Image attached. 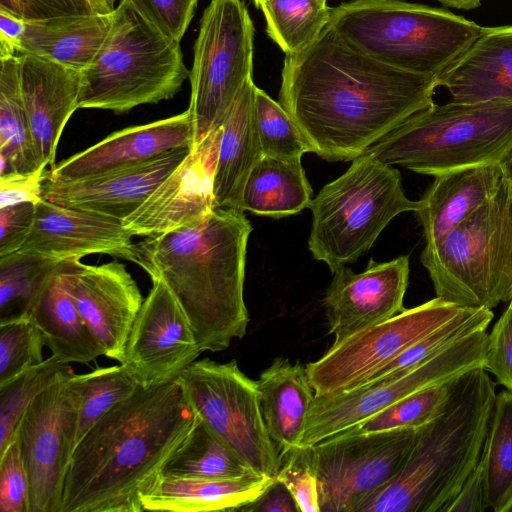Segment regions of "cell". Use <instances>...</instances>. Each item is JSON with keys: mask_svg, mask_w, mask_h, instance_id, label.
Instances as JSON below:
<instances>
[{"mask_svg": "<svg viewBox=\"0 0 512 512\" xmlns=\"http://www.w3.org/2000/svg\"><path fill=\"white\" fill-rule=\"evenodd\" d=\"M436 87V76L386 65L328 24L310 46L286 56L279 103L312 152L330 162L350 161L432 106Z\"/></svg>", "mask_w": 512, "mask_h": 512, "instance_id": "cell-1", "label": "cell"}, {"mask_svg": "<svg viewBox=\"0 0 512 512\" xmlns=\"http://www.w3.org/2000/svg\"><path fill=\"white\" fill-rule=\"evenodd\" d=\"M196 413L179 378L138 386L75 447L61 512H142L145 497L192 429Z\"/></svg>", "mask_w": 512, "mask_h": 512, "instance_id": "cell-2", "label": "cell"}, {"mask_svg": "<svg viewBox=\"0 0 512 512\" xmlns=\"http://www.w3.org/2000/svg\"><path fill=\"white\" fill-rule=\"evenodd\" d=\"M244 211L214 208L199 224L135 243V263L162 281L186 314L200 350L219 352L245 336Z\"/></svg>", "mask_w": 512, "mask_h": 512, "instance_id": "cell-3", "label": "cell"}, {"mask_svg": "<svg viewBox=\"0 0 512 512\" xmlns=\"http://www.w3.org/2000/svg\"><path fill=\"white\" fill-rule=\"evenodd\" d=\"M495 387L482 367L458 377L445 409L420 427L403 468L357 512H446L480 461Z\"/></svg>", "mask_w": 512, "mask_h": 512, "instance_id": "cell-4", "label": "cell"}, {"mask_svg": "<svg viewBox=\"0 0 512 512\" xmlns=\"http://www.w3.org/2000/svg\"><path fill=\"white\" fill-rule=\"evenodd\" d=\"M329 25L349 45L391 67L438 76L484 27L449 10L402 0H353L331 8Z\"/></svg>", "mask_w": 512, "mask_h": 512, "instance_id": "cell-5", "label": "cell"}, {"mask_svg": "<svg viewBox=\"0 0 512 512\" xmlns=\"http://www.w3.org/2000/svg\"><path fill=\"white\" fill-rule=\"evenodd\" d=\"M188 77L180 41L160 32L129 0H121L100 50L81 72L78 107L123 114L171 99Z\"/></svg>", "mask_w": 512, "mask_h": 512, "instance_id": "cell-6", "label": "cell"}, {"mask_svg": "<svg viewBox=\"0 0 512 512\" xmlns=\"http://www.w3.org/2000/svg\"><path fill=\"white\" fill-rule=\"evenodd\" d=\"M512 148V102L435 103L365 153L388 165L437 176L499 163Z\"/></svg>", "mask_w": 512, "mask_h": 512, "instance_id": "cell-7", "label": "cell"}, {"mask_svg": "<svg viewBox=\"0 0 512 512\" xmlns=\"http://www.w3.org/2000/svg\"><path fill=\"white\" fill-rule=\"evenodd\" d=\"M312 199L308 248L331 272L354 263L397 215L417 211L399 171L364 153Z\"/></svg>", "mask_w": 512, "mask_h": 512, "instance_id": "cell-8", "label": "cell"}, {"mask_svg": "<svg viewBox=\"0 0 512 512\" xmlns=\"http://www.w3.org/2000/svg\"><path fill=\"white\" fill-rule=\"evenodd\" d=\"M437 297L492 309L512 298V201L502 179L497 193L435 248L423 250Z\"/></svg>", "mask_w": 512, "mask_h": 512, "instance_id": "cell-9", "label": "cell"}, {"mask_svg": "<svg viewBox=\"0 0 512 512\" xmlns=\"http://www.w3.org/2000/svg\"><path fill=\"white\" fill-rule=\"evenodd\" d=\"M253 38L254 25L241 0H212L204 10L189 71L191 147L221 126L252 78Z\"/></svg>", "mask_w": 512, "mask_h": 512, "instance_id": "cell-10", "label": "cell"}, {"mask_svg": "<svg viewBox=\"0 0 512 512\" xmlns=\"http://www.w3.org/2000/svg\"><path fill=\"white\" fill-rule=\"evenodd\" d=\"M178 378L197 416L257 474L276 477L281 459L263 420L257 382L237 361L195 360Z\"/></svg>", "mask_w": 512, "mask_h": 512, "instance_id": "cell-11", "label": "cell"}, {"mask_svg": "<svg viewBox=\"0 0 512 512\" xmlns=\"http://www.w3.org/2000/svg\"><path fill=\"white\" fill-rule=\"evenodd\" d=\"M488 333L477 331L405 375L381 377L335 395H315L301 447L360 424L402 398L484 366Z\"/></svg>", "mask_w": 512, "mask_h": 512, "instance_id": "cell-12", "label": "cell"}, {"mask_svg": "<svg viewBox=\"0 0 512 512\" xmlns=\"http://www.w3.org/2000/svg\"><path fill=\"white\" fill-rule=\"evenodd\" d=\"M419 429L339 433L310 446L321 512H357L403 468Z\"/></svg>", "mask_w": 512, "mask_h": 512, "instance_id": "cell-13", "label": "cell"}, {"mask_svg": "<svg viewBox=\"0 0 512 512\" xmlns=\"http://www.w3.org/2000/svg\"><path fill=\"white\" fill-rule=\"evenodd\" d=\"M464 308L436 296L333 343L322 357L305 366L315 395H335L364 384L374 373Z\"/></svg>", "mask_w": 512, "mask_h": 512, "instance_id": "cell-14", "label": "cell"}, {"mask_svg": "<svg viewBox=\"0 0 512 512\" xmlns=\"http://www.w3.org/2000/svg\"><path fill=\"white\" fill-rule=\"evenodd\" d=\"M73 376L40 393L15 431L29 483L27 512H61L64 480L76 446L78 392Z\"/></svg>", "mask_w": 512, "mask_h": 512, "instance_id": "cell-15", "label": "cell"}, {"mask_svg": "<svg viewBox=\"0 0 512 512\" xmlns=\"http://www.w3.org/2000/svg\"><path fill=\"white\" fill-rule=\"evenodd\" d=\"M201 353L178 301L162 281H153L120 364L138 385L149 387L177 378Z\"/></svg>", "mask_w": 512, "mask_h": 512, "instance_id": "cell-16", "label": "cell"}, {"mask_svg": "<svg viewBox=\"0 0 512 512\" xmlns=\"http://www.w3.org/2000/svg\"><path fill=\"white\" fill-rule=\"evenodd\" d=\"M221 126L191 147L184 160L126 219L133 236L153 237L201 223L216 208L213 179Z\"/></svg>", "mask_w": 512, "mask_h": 512, "instance_id": "cell-17", "label": "cell"}, {"mask_svg": "<svg viewBox=\"0 0 512 512\" xmlns=\"http://www.w3.org/2000/svg\"><path fill=\"white\" fill-rule=\"evenodd\" d=\"M332 273L323 305L335 344L405 310L408 256L382 263L370 259L365 271L357 274L346 266Z\"/></svg>", "mask_w": 512, "mask_h": 512, "instance_id": "cell-18", "label": "cell"}, {"mask_svg": "<svg viewBox=\"0 0 512 512\" xmlns=\"http://www.w3.org/2000/svg\"><path fill=\"white\" fill-rule=\"evenodd\" d=\"M71 292L104 356L121 362L130 330L144 301L125 265L118 261L87 265L74 258Z\"/></svg>", "mask_w": 512, "mask_h": 512, "instance_id": "cell-19", "label": "cell"}, {"mask_svg": "<svg viewBox=\"0 0 512 512\" xmlns=\"http://www.w3.org/2000/svg\"><path fill=\"white\" fill-rule=\"evenodd\" d=\"M132 237L121 220L43 198L36 204L31 230L19 251L58 261L104 254L135 263Z\"/></svg>", "mask_w": 512, "mask_h": 512, "instance_id": "cell-20", "label": "cell"}, {"mask_svg": "<svg viewBox=\"0 0 512 512\" xmlns=\"http://www.w3.org/2000/svg\"><path fill=\"white\" fill-rule=\"evenodd\" d=\"M189 147L176 148L146 162L90 178L60 181L46 177L43 198L52 203L112 217L131 215L184 160Z\"/></svg>", "mask_w": 512, "mask_h": 512, "instance_id": "cell-21", "label": "cell"}, {"mask_svg": "<svg viewBox=\"0 0 512 512\" xmlns=\"http://www.w3.org/2000/svg\"><path fill=\"white\" fill-rule=\"evenodd\" d=\"M193 124L188 109L180 114L127 127L55 164L52 180L73 181L137 165L181 147H191Z\"/></svg>", "mask_w": 512, "mask_h": 512, "instance_id": "cell-22", "label": "cell"}, {"mask_svg": "<svg viewBox=\"0 0 512 512\" xmlns=\"http://www.w3.org/2000/svg\"><path fill=\"white\" fill-rule=\"evenodd\" d=\"M21 93L42 163L55 165L59 139L78 109L81 71L30 54L19 55Z\"/></svg>", "mask_w": 512, "mask_h": 512, "instance_id": "cell-23", "label": "cell"}, {"mask_svg": "<svg viewBox=\"0 0 512 512\" xmlns=\"http://www.w3.org/2000/svg\"><path fill=\"white\" fill-rule=\"evenodd\" d=\"M452 101L512 102V25L484 27L480 36L437 76Z\"/></svg>", "mask_w": 512, "mask_h": 512, "instance_id": "cell-24", "label": "cell"}, {"mask_svg": "<svg viewBox=\"0 0 512 512\" xmlns=\"http://www.w3.org/2000/svg\"><path fill=\"white\" fill-rule=\"evenodd\" d=\"M415 214L425 247L438 246L467 217L491 199L502 184L499 163L476 165L434 176Z\"/></svg>", "mask_w": 512, "mask_h": 512, "instance_id": "cell-25", "label": "cell"}, {"mask_svg": "<svg viewBox=\"0 0 512 512\" xmlns=\"http://www.w3.org/2000/svg\"><path fill=\"white\" fill-rule=\"evenodd\" d=\"M74 258L57 264L34 301L28 319L41 331L51 355L63 363L87 364L104 351L82 318L71 292Z\"/></svg>", "mask_w": 512, "mask_h": 512, "instance_id": "cell-26", "label": "cell"}, {"mask_svg": "<svg viewBox=\"0 0 512 512\" xmlns=\"http://www.w3.org/2000/svg\"><path fill=\"white\" fill-rule=\"evenodd\" d=\"M256 382L263 420L281 459L301 447L315 391L306 367L281 357Z\"/></svg>", "mask_w": 512, "mask_h": 512, "instance_id": "cell-27", "label": "cell"}, {"mask_svg": "<svg viewBox=\"0 0 512 512\" xmlns=\"http://www.w3.org/2000/svg\"><path fill=\"white\" fill-rule=\"evenodd\" d=\"M256 87L252 78L246 82L221 124L213 179L216 207L242 210L245 183L263 157L254 121Z\"/></svg>", "mask_w": 512, "mask_h": 512, "instance_id": "cell-28", "label": "cell"}, {"mask_svg": "<svg viewBox=\"0 0 512 512\" xmlns=\"http://www.w3.org/2000/svg\"><path fill=\"white\" fill-rule=\"evenodd\" d=\"M111 25L112 13L25 21L19 55L42 57L82 72L93 62Z\"/></svg>", "mask_w": 512, "mask_h": 512, "instance_id": "cell-29", "label": "cell"}, {"mask_svg": "<svg viewBox=\"0 0 512 512\" xmlns=\"http://www.w3.org/2000/svg\"><path fill=\"white\" fill-rule=\"evenodd\" d=\"M276 477L182 479L161 477L143 501L144 511H239L256 500Z\"/></svg>", "mask_w": 512, "mask_h": 512, "instance_id": "cell-30", "label": "cell"}, {"mask_svg": "<svg viewBox=\"0 0 512 512\" xmlns=\"http://www.w3.org/2000/svg\"><path fill=\"white\" fill-rule=\"evenodd\" d=\"M312 188L298 159L263 156L244 186L242 210L280 218L310 206Z\"/></svg>", "mask_w": 512, "mask_h": 512, "instance_id": "cell-31", "label": "cell"}, {"mask_svg": "<svg viewBox=\"0 0 512 512\" xmlns=\"http://www.w3.org/2000/svg\"><path fill=\"white\" fill-rule=\"evenodd\" d=\"M257 475L196 414L192 429L166 462L161 477L226 480Z\"/></svg>", "mask_w": 512, "mask_h": 512, "instance_id": "cell-32", "label": "cell"}, {"mask_svg": "<svg viewBox=\"0 0 512 512\" xmlns=\"http://www.w3.org/2000/svg\"><path fill=\"white\" fill-rule=\"evenodd\" d=\"M0 157L10 163L16 174L47 166L38 155L24 105L19 56L1 60Z\"/></svg>", "mask_w": 512, "mask_h": 512, "instance_id": "cell-33", "label": "cell"}, {"mask_svg": "<svg viewBox=\"0 0 512 512\" xmlns=\"http://www.w3.org/2000/svg\"><path fill=\"white\" fill-rule=\"evenodd\" d=\"M487 509L500 512L512 494V392L496 395L480 458Z\"/></svg>", "mask_w": 512, "mask_h": 512, "instance_id": "cell-34", "label": "cell"}, {"mask_svg": "<svg viewBox=\"0 0 512 512\" xmlns=\"http://www.w3.org/2000/svg\"><path fill=\"white\" fill-rule=\"evenodd\" d=\"M59 262L23 251L0 257V324L28 318L34 301Z\"/></svg>", "mask_w": 512, "mask_h": 512, "instance_id": "cell-35", "label": "cell"}, {"mask_svg": "<svg viewBox=\"0 0 512 512\" xmlns=\"http://www.w3.org/2000/svg\"><path fill=\"white\" fill-rule=\"evenodd\" d=\"M259 8L268 36L286 56L310 46L330 21L331 8L320 0H267Z\"/></svg>", "mask_w": 512, "mask_h": 512, "instance_id": "cell-36", "label": "cell"}, {"mask_svg": "<svg viewBox=\"0 0 512 512\" xmlns=\"http://www.w3.org/2000/svg\"><path fill=\"white\" fill-rule=\"evenodd\" d=\"M494 314L487 307L464 308L459 314L406 349L366 382L381 377L405 375L471 334L487 329ZM365 382V383H366Z\"/></svg>", "mask_w": 512, "mask_h": 512, "instance_id": "cell-37", "label": "cell"}, {"mask_svg": "<svg viewBox=\"0 0 512 512\" xmlns=\"http://www.w3.org/2000/svg\"><path fill=\"white\" fill-rule=\"evenodd\" d=\"M78 392L75 444L115 405L130 396L138 383L122 364L73 376ZM75 446V447H76Z\"/></svg>", "mask_w": 512, "mask_h": 512, "instance_id": "cell-38", "label": "cell"}, {"mask_svg": "<svg viewBox=\"0 0 512 512\" xmlns=\"http://www.w3.org/2000/svg\"><path fill=\"white\" fill-rule=\"evenodd\" d=\"M74 374L68 363L60 362L51 355L39 365L0 385V454L12 440L30 403L50 386Z\"/></svg>", "mask_w": 512, "mask_h": 512, "instance_id": "cell-39", "label": "cell"}, {"mask_svg": "<svg viewBox=\"0 0 512 512\" xmlns=\"http://www.w3.org/2000/svg\"><path fill=\"white\" fill-rule=\"evenodd\" d=\"M457 378L416 391L341 433L358 434L420 428L445 409Z\"/></svg>", "mask_w": 512, "mask_h": 512, "instance_id": "cell-40", "label": "cell"}, {"mask_svg": "<svg viewBox=\"0 0 512 512\" xmlns=\"http://www.w3.org/2000/svg\"><path fill=\"white\" fill-rule=\"evenodd\" d=\"M254 121L263 156L298 159L312 152L298 126L281 106L256 87Z\"/></svg>", "mask_w": 512, "mask_h": 512, "instance_id": "cell-41", "label": "cell"}, {"mask_svg": "<svg viewBox=\"0 0 512 512\" xmlns=\"http://www.w3.org/2000/svg\"><path fill=\"white\" fill-rule=\"evenodd\" d=\"M44 338L28 318L0 324V385L43 360Z\"/></svg>", "mask_w": 512, "mask_h": 512, "instance_id": "cell-42", "label": "cell"}, {"mask_svg": "<svg viewBox=\"0 0 512 512\" xmlns=\"http://www.w3.org/2000/svg\"><path fill=\"white\" fill-rule=\"evenodd\" d=\"M276 479L290 491L299 512H321L310 447H299L283 456Z\"/></svg>", "mask_w": 512, "mask_h": 512, "instance_id": "cell-43", "label": "cell"}, {"mask_svg": "<svg viewBox=\"0 0 512 512\" xmlns=\"http://www.w3.org/2000/svg\"><path fill=\"white\" fill-rule=\"evenodd\" d=\"M29 483L15 433L0 454V512H27Z\"/></svg>", "mask_w": 512, "mask_h": 512, "instance_id": "cell-44", "label": "cell"}, {"mask_svg": "<svg viewBox=\"0 0 512 512\" xmlns=\"http://www.w3.org/2000/svg\"><path fill=\"white\" fill-rule=\"evenodd\" d=\"M160 32L180 41L189 26L197 0H129Z\"/></svg>", "mask_w": 512, "mask_h": 512, "instance_id": "cell-45", "label": "cell"}, {"mask_svg": "<svg viewBox=\"0 0 512 512\" xmlns=\"http://www.w3.org/2000/svg\"><path fill=\"white\" fill-rule=\"evenodd\" d=\"M483 368L512 392V303L488 334Z\"/></svg>", "mask_w": 512, "mask_h": 512, "instance_id": "cell-46", "label": "cell"}, {"mask_svg": "<svg viewBox=\"0 0 512 512\" xmlns=\"http://www.w3.org/2000/svg\"><path fill=\"white\" fill-rule=\"evenodd\" d=\"M115 0H20L25 21L62 16L111 14Z\"/></svg>", "mask_w": 512, "mask_h": 512, "instance_id": "cell-47", "label": "cell"}, {"mask_svg": "<svg viewBox=\"0 0 512 512\" xmlns=\"http://www.w3.org/2000/svg\"><path fill=\"white\" fill-rule=\"evenodd\" d=\"M36 204L21 203L0 208V257L23 246L34 221Z\"/></svg>", "mask_w": 512, "mask_h": 512, "instance_id": "cell-48", "label": "cell"}, {"mask_svg": "<svg viewBox=\"0 0 512 512\" xmlns=\"http://www.w3.org/2000/svg\"><path fill=\"white\" fill-rule=\"evenodd\" d=\"M46 166L26 174L0 177V208L21 203L38 204L43 199Z\"/></svg>", "mask_w": 512, "mask_h": 512, "instance_id": "cell-49", "label": "cell"}, {"mask_svg": "<svg viewBox=\"0 0 512 512\" xmlns=\"http://www.w3.org/2000/svg\"><path fill=\"white\" fill-rule=\"evenodd\" d=\"M487 510L482 466L479 463L466 478L446 512H483Z\"/></svg>", "mask_w": 512, "mask_h": 512, "instance_id": "cell-50", "label": "cell"}, {"mask_svg": "<svg viewBox=\"0 0 512 512\" xmlns=\"http://www.w3.org/2000/svg\"><path fill=\"white\" fill-rule=\"evenodd\" d=\"M239 511L299 512V509L287 487L276 479L262 495Z\"/></svg>", "mask_w": 512, "mask_h": 512, "instance_id": "cell-51", "label": "cell"}, {"mask_svg": "<svg viewBox=\"0 0 512 512\" xmlns=\"http://www.w3.org/2000/svg\"><path fill=\"white\" fill-rule=\"evenodd\" d=\"M25 20L0 7V60L19 56Z\"/></svg>", "mask_w": 512, "mask_h": 512, "instance_id": "cell-52", "label": "cell"}, {"mask_svg": "<svg viewBox=\"0 0 512 512\" xmlns=\"http://www.w3.org/2000/svg\"><path fill=\"white\" fill-rule=\"evenodd\" d=\"M502 171V179L508 189L512 201V148L499 162Z\"/></svg>", "mask_w": 512, "mask_h": 512, "instance_id": "cell-53", "label": "cell"}, {"mask_svg": "<svg viewBox=\"0 0 512 512\" xmlns=\"http://www.w3.org/2000/svg\"><path fill=\"white\" fill-rule=\"evenodd\" d=\"M448 7L470 10L475 9L481 5V0H438Z\"/></svg>", "mask_w": 512, "mask_h": 512, "instance_id": "cell-54", "label": "cell"}, {"mask_svg": "<svg viewBox=\"0 0 512 512\" xmlns=\"http://www.w3.org/2000/svg\"><path fill=\"white\" fill-rule=\"evenodd\" d=\"M0 7L22 17L20 0H0Z\"/></svg>", "mask_w": 512, "mask_h": 512, "instance_id": "cell-55", "label": "cell"}, {"mask_svg": "<svg viewBox=\"0 0 512 512\" xmlns=\"http://www.w3.org/2000/svg\"><path fill=\"white\" fill-rule=\"evenodd\" d=\"M500 512H512V494Z\"/></svg>", "mask_w": 512, "mask_h": 512, "instance_id": "cell-56", "label": "cell"}, {"mask_svg": "<svg viewBox=\"0 0 512 512\" xmlns=\"http://www.w3.org/2000/svg\"><path fill=\"white\" fill-rule=\"evenodd\" d=\"M253 1H254L255 5H256L257 7H260V5H261L263 2L267 1V0H253Z\"/></svg>", "mask_w": 512, "mask_h": 512, "instance_id": "cell-57", "label": "cell"}, {"mask_svg": "<svg viewBox=\"0 0 512 512\" xmlns=\"http://www.w3.org/2000/svg\"><path fill=\"white\" fill-rule=\"evenodd\" d=\"M320 1H322V2H324V3H326V2H327V0H320Z\"/></svg>", "mask_w": 512, "mask_h": 512, "instance_id": "cell-58", "label": "cell"}, {"mask_svg": "<svg viewBox=\"0 0 512 512\" xmlns=\"http://www.w3.org/2000/svg\"><path fill=\"white\" fill-rule=\"evenodd\" d=\"M510 302L512 303V298H511Z\"/></svg>", "mask_w": 512, "mask_h": 512, "instance_id": "cell-59", "label": "cell"}]
</instances>
